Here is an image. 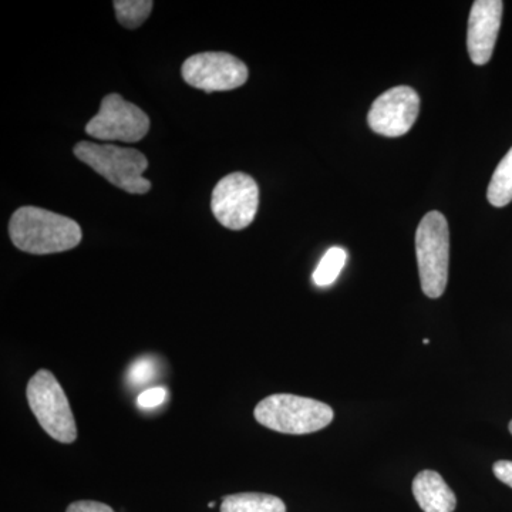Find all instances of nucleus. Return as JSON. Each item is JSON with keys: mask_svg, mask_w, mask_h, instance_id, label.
Returning <instances> with one entry per match:
<instances>
[{"mask_svg": "<svg viewBox=\"0 0 512 512\" xmlns=\"http://www.w3.org/2000/svg\"><path fill=\"white\" fill-rule=\"evenodd\" d=\"M9 234L16 248L32 255L70 251L83 237L76 221L36 207L19 208L10 218Z\"/></svg>", "mask_w": 512, "mask_h": 512, "instance_id": "f257e3e1", "label": "nucleus"}, {"mask_svg": "<svg viewBox=\"0 0 512 512\" xmlns=\"http://www.w3.org/2000/svg\"><path fill=\"white\" fill-rule=\"evenodd\" d=\"M256 421L266 429L284 434H311L333 421L332 407L309 397L272 394L256 404Z\"/></svg>", "mask_w": 512, "mask_h": 512, "instance_id": "f03ea898", "label": "nucleus"}, {"mask_svg": "<svg viewBox=\"0 0 512 512\" xmlns=\"http://www.w3.org/2000/svg\"><path fill=\"white\" fill-rule=\"evenodd\" d=\"M74 156L120 190L130 194L150 191L151 183L143 177L148 167L147 158L134 148L80 141L74 147Z\"/></svg>", "mask_w": 512, "mask_h": 512, "instance_id": "7ed1b4c3", "label": "nucleus"}, {"mask_svg": "<svg viewBox=\"0 0 512 512\" xmlns=\"http://www.w3.org/2000/svg\"><path fill=\"white\" fill-rule=\"evenodd\" d=\"M416 255L421 289L431 299L446 291L450 264V229L439 211L424 215L416 231Z\"/></svg>", "mask_w": 512, "mask_h": 512, "instance_id": "20e7f679", "label": "nucleus"}, {"mask_svg": "<svg viewBox=\"0 0 512 512\" xmlns=\"http://www.w3.org/2000/svg\"><path fill=\"white\" fill-rule=\"evenodd\" d=\"M26 397L30 410L53 440L72 444L77 439L76 421L66 393L49 370H39L29 380Z\"/></svg>", "mask_w": 512, "mask_h": 512, "instance_id": "39448f33", "label": "nucleus"}, {"mask_svg": "<svg viewBox=\"0 0 512 512\" xmlns=\"http://www.w3.org/2000/svg\"><path fill=\"white\" fill-rule=\"evenodd\" d=\"M258 207V184L248 174H229L212 191L211 210L222 227L232 231L249 227Z\"/></svg>", "mask_w": 512, "mask_h": 512, "instance_id": "423d86ee", "label": "nucleus"}, {"mask_svg": "<svg viewBox=\"0 0 512 512\" xmlns=\"http://www.w3.org/2000/svg\"><path fill=\"white\" fill-rule=\"evenodd\" d=\"M150 119L136 104L128 103L120 94H109L100 111L89 121L86 133L100 141L137 143L147 136Z\"/></svg>", "mask_w": 512, "mask_h": 512, "instance_id": "0eeeda50", "label": "nucleus"}, {"mask_svg": "<svg viewBox=\"0 0 512 512\" xmlns=\"http://www.w3.org/2000/svg\"><path fill=\"white\" fill-rule=\"evenodd\" d=\"M181 73L188 86L207 93L238 89L248 80L245 63L224 52H205L188 57Z\"/></svg>", "mask_w": 512, "mask_h": 512, "instance_id": "6e6552de", "label": "nucleus"}, {"mask_svg": "<svg viewBox=\"0 0 512 512\" xmlns=\"http://www.w3.org/2000/svg\"><path fill=\"white\" fill-rule=\"evenodd\" d=\"M420 111V97L409 86L387 90L375 100L367 114L372 131L384 137H402L416 123Z\"/></svg>", "mask_w": 512, "mask_h": 512, "instance_id": "1a4fd4ad", "label": "nucleus"}, {"mask_svg": "<svg viewBox=\"0 0 512 512\" xmlns=\"http://www.w3.org/2000/svg\"><path fill=\"white\" fill-rule=\"evenodd\" d=\"M504 3L501 0H476L468 18L467 49L471 62L484 66L493 56Z\"/></svg>", "mask_w": 512, "mask_h": 512, "instance_id": "9d476101", "label": "nucleus"}, {"mask_svg": "<svg viewBox=\"0 0 512 512\" xmlns=\"http://www.w3.org/2000/svg\"><path fill=\"white\" fill-rule=\"evenodd\" d=\"M413 494L424 512H454L457 498L436 471L424 470L413 481Z\"/></svg>", "mask_w": 512, "mask_h": 512, "instance_id": "9b49d317", "label": "nucleus"}, {"mask_svg": "<svg viewBox=\"0 0 512 512\" xmlns=\"http://www.w3.org/2000/svg\"><path fill=\"white\" fill-rule=\"evenodd\" d=\"M221 512H286L284 501L261 493L232 494L222 500Z\"/></svg>", "mask_w": 512, "mask_h": 512, "instance_id": "f8f14e48", "label": "nucleus"}, {"mask_svg": "<svg viewBox=\"0 0 512 512\" xmlns=\"http://www.w3.org/2000/svg\"><path fill=\"white\" fill-rule=\"evenodd\" d=\"M487 198L497 208H503L512 201V148L497 165L488 185Z\"/></svg>", "mask_w": 512, "mask_h": 512, "instance_id": "ddd939ff", "label": "nucleus"}, {"mask_svg": "<svg viewBox=\"0 0 512 512\" xmlns=\"http://www.w3.org/2000/svg\"><path fill=\"white\" fill-rule=\"evenodd\" d=\"M346 261H348V252L345 249L339 247L330 248L323 255V258L320 259L318 268L313 272V284L319 286V288H326V286L335 284L340 272L345 268Z\"/></svg>", "mask_w": 512, "mask_h": 512, "instance_id": "4468645a", "label": "nucleus"}, {"mask_svg": "<svg viewBox=\"0 0 512 512\" xmlns=\"http://www.w3.org/2000/svg\"><path fill=\"white\" fill-rule=\"evenodd\" d=\"M154 3L151 0H116L117 20L127 29H137L146 22L153 10Z\"/></svg>", "mask_w": 512, "mask_h": 512, "instance_id": "2eb2a0df", "label": "nucleus"}, {"mask_svg": "<svg viewBox=\"0 0 512 512\" xmlns=\"http://www.w3.org/2000/svg\"><path fill=\"white\" fill-rule=\"evenodd\" d=\"M157 366L156 362L150 357H141L137 362L133 363L128 373V379L134 386H141V384H148L156 377Z\"/></svg>", "mask_w": 512, "mask_h": 512, "instance_id": "dca6fc26", "label": "nucleus"}, {"mask_svg": "<svg viewBox=\"0 0 512 512\" xmlns=\"http://www.w3.org/2000/svg\"><path fill=\"white\" fill-rule=\"evenodd\" d=\"M167 400V390L164 387H153L138 396L137 403L141 409H153L161 406Z\"/></svg>", "mask_w": 512, "mask_h": 512, "instance_id": "f3484780", "label": "nucleus"}, {"mask_svg": "<svg viewBox=\"0 0 512 512\" xmlns=\"http://www.w3.org/2000/svg\"><path fill=\"white\" fill-rule=\"evenodd\" d=\"M66 512H114L113 508L99 501H76L67 507Z\"/></svg>", "mask_w": 512, "mask_h": 512, "instance_id": "a211bd4d", "label": "nucleus"}, {"mask_svg": "<svg viewBox=\"0 0 512 512\" xmlns=\"http://www.w3.org/2000/svg\"><path fill=\"white\" fill-rule=\"evenodd\" d=\"M493 471L495 477L512 488V461L501 460L494 464Z\"/></svg>", "mask_w": 512, "mask_h": 512, "instance_id": "6ab92c4d", "label": "nucleus"}, {"mask_svg": "<svg viewBox=\"0 0 512 512\" xmlns=\"http://www.w3.org/2000/svg\"><path fill=\"white\" fill-rule=\"evenodd\" d=\"M423 343H424V345H427V343H430V340L429 339H424Z\"/></svg>", "mask_w": 512, "mask_h": 512, "instance_id": "aec40b11", "label": "nucleus"}, {"mask_svg": "<svg viewBox=\"0 0 512 512\" xmlns=\"http://www.w3.org/2000/svg\"><path fill=\"white\" fill-rule=\"evenodd\" d=\"M208 507H210V508H214V507H215V503H210V504H208Z\"/></svg>", "mask_w": 512, "mask_h": 512, "instance_id": "412c9836", "label": "nucleus"}, {"mask_svg": "<svg viewBox=\"0 0 512 512\" xmlns=\"http://www.w3.org/2000/svg\"><path fill=\"white\" fill-rule=\"evenodd\" d=\"M510 431H511V434H512V421L510 423Z\"/></svg>", "mask_w": 512, "mask_h": 512, "instance_id": "4be33fe9", "label": "nucleus"}]
</instances>
